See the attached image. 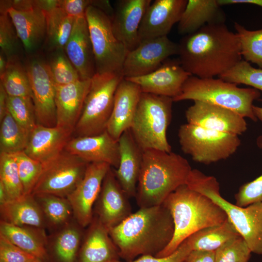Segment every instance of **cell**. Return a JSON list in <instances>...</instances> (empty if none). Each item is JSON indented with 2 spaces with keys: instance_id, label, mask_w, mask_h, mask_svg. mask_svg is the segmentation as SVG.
<instances>
[{
  "instance_id": "cell-44",
  "label": "cell",
  "mask_w": 262,
  "mask_h": 262,
  "mask_svg": "<svg viewBox=\"0 0 262 262\" xmlns=\"http://www.w3.org/2000/svg\"><path fill=\"white\" fill-rule=\"evenodd\" d=\"M18 40L16 29L7 12L0 15V47L8 62L19 59Z\"/></svg>"
},
{
  "instance_id": "cell-24",
  "label": "cell",
  "mask_w": 262,
  "mask_h": 262,
  "mask_svg": "<svg viewBox=\"0 0 262 262\" xmlns=\"http://www.w3.org/2000/svg\"><path fill=\"white\" fill-rule=\"evenodd\" d=\"M71 135L57 126L46 127L37 124L31 132L24 151L31 158L45 164L65 150Z\"/></svg>"
},
{
  "instance_id": "cell-15",
  "label": "cell",
  "mask_w": 262,
  "mask_h": 262,
  "mask_svg": "<svg viewBox=\"0 0 262 262\" xmlns=\"http://www.w3.org/2000/svg\"><path fill=\"white\" fill-rule=\"evenodd\" d=\"M188 123L222 132L240 135L247 130L245 117L229 109L194 101L185 111Z\"/></svg>"
},
{
  "instance_id": "cell-21",
  "label": "cell",
  "mask_w": 262,
  "mask_h": 262,
  "mask_svg": "<svg viewBox=\"0 0 262 262\" xmlns=\"http://www.w3.org/2000/svg\"><path fill=\"white\" fill-rule=\"evenodd\" d=\"M91 79L55 88L56 125L72 134L81 116Z\"/></svg>"
},
{
  "instance_id": "cell-7",
  "label": "cell",
  "mask_w": 262,
  "mask_h": 262,
  "mask_svg": "<svg viewBox=\"0 0 262 262\" xmlns=\"http://www.w3.org/2000/svg\"><path fill=\"white\" fill-rule=\"evenodd\" d=\"M173 102L169 97L142 92L130 130L143 151L155 149L171 152L166 131L171 120Z\"/></svg>"
},
{
  "instance_id": "cell-37",
  "label": "cell",
  "mask_w": 262,
  "mask_h": 262,
  "mask_svg": "<svg viewBox=\"0 0 262 262\" xmlns=\"http://www.w3.org/2000/svg\"><path fill=\"white\" fill-rule=\"evenodd\" d=\"M39 204L44 215L54 226L65 224L73 213L66 197L50 194L34 196Z\"/></svg>"
},
{
  "instance_id": "cell-20",
  "label": "cell",
  "mask_w": 262,
  "mask_h": 262,
  "mask_svg": "<svg viewBox=\"0 0 262 262\" xmlns=\"http://www.w3.org/2000/svg\"><path fill=\"white\" fill-rule=\"evenodd\" d=\"M65 150L88 163H105L116 169L119 166L118 142L106 131L95 135L71 138Z\"/></svg>"
},
{
  "instance_id": "cell-4",
  "label": "cell",
  "mask_w": 262,
  "mask_h": 262,
  "mask_svg": "<svg viewBox=\"0 0 262 262\" xmlns=\"http://www.w3.org/2000/svg\"><path fill=\"white\" fill-rule=\"evenodd\" d=\"M170 212L174 225L172 240L155 256H168L196 232L217 225L227 219L225 212L210 198L190 189L186 184L179 187L162 204Z\"/></svg>"
},
{
  "instance_id": "cell-40",
  "label": "cell",
  "mask_w": 262,
  "mask_h": 262,
  "mask_svg": "<svg viewBox=\"0 0 262 262\" xmlns=\"http://www.w3.org/2000/svg\"><path fill=\"white\" fill-rule=\"evenodd\" d=\"M81 233L76 228L68 227L56 237L55 253L61 262H75L81 241Z\"/></svg>"
},
{
  "instance_id": "cell-50",
  "label": "cell",
  "mask_w": 262,
  "mask_h": 262,
  "mask_svg": "<svg viewBox=\"0 0 262 262\" xmlns=\"http://www.w3.org/2000/svg\"><path fill=\"white\" fill-rule=\"evenodd\" d=\"M221 6L234 4L246 3L258 5L262 7V0H217Z\"/></svg>"
},
{
  "instance_id": "cell-6",
  "label": "cell",
  "mask_w": 262,
  "mask_h": 262,
  "mask_svg": "<svg viewBox=\"0 0 262 262\" xmlns=\"http://www.w3.org/2000/svg\"><path fill=\"white\" fill-rule=\"evenodd\" d=\"M261 96L255 88H241L238 84L220 78H200L190 76L183 85L181 93L173 101H200L232 110L256 122L253 103Z\"/></svg>"
},
{
  "instance_id": "cell-31",
  "label": "cell",
  "mask_w": 262,
  "mask_h": 262,
  "mask_svg": "<svg viewBox=\"0 0 262 262\" xmlns=\"http://www.w3.org/2000/svg\"><path fill=\"white\" fill-rule=\"evenodd\" d=\"M240 234L227 219L223 223L203 228L186 239L192 250L215 251Z\"/></svg>"
},
{
  "instance_id": "cell-43",
  "label": "cell",
  "mask_w": 262,
  "mask_h": 262,
  "mask_svg": "<svg viewBox=\"0 0 262 262\" xmlns=\"http://www.w3.org/2000/svg\"><path fill=\"white\" fill-rule=\"evenodd\" d=\"M251 253L246 242L239 235L215 251V262H248Z\"/></svg>"
},
{
  "instance_id": "cell-23",
  "label": "cell",
  "mask_w": 262,
  "mask_h": 262,
  "mask_svg": "<svg viewBox=\"0 0 262 262\" xmlns=\"http://www.w3.org/2000/svg\"><path fill=\"white\" fill-rule=\"evenodd\" d=\"M81 79H91L96 74L93 47L85 16L75 18L73 27L64 48Z\"/></svg>"
},
{
  "instance_id": "cell-38",
  "label": "cell",
  "mask_w": 262,
  "mask_h": 262,
  "mask_svg": "<svg viewBox=\"0 0 262 262\" xmlns=\"http://www.w3.org/2000/svg\"><path fill=\"white\" fill-rule=\"evenodd\" d=\"M47 63L55 86L68 84L81 80L78 71L68 58L64 49L53 51Z\"/></svg>"
},
{
  "instance_id": "cell-10",
  "label": "cell",
  "mask_w": 262,
  "mask_h": 262,
  "mask_svg": "<svg viewBox=\"0 0 262 262\" xmlns=\"http://www.w3.org/2000/svg\"><path fill=\"white\" fill-rule=\"evenodd\" d=\"M85 17L93 49L96 73L122 74L123 65L128 51L115 35L111 17L92 5L87 9Z\"/></svg>"
},
{
  "instance_id": "cell-34",
  "label": "cell",
  "mask_w": 262,
  "mask_h": 262,
  "mask_svg": "<svg viewBox=\"0 0 262 262\" xmlns=\"http://www.w3.org/2000/svg\"><path fill=\"white\" fill-rule=\"evenodd\" d=\"M0 83L9 97L30 98L32 92L26 67L19 59L8 62L3 74L0 77Z\"/></svg>"
},
{
  "instance_id": "cell-33",
  "label": "cell",
  "mask_w": 262,
  "mask_h": 262,
  "mask_svg": "<svg viewBox=\"0 0 262 262\" xmlns=\"http://www.w3.org/2000/svg\"><path fill=\"white\" fill-rule=\"evenodd\" d=\"M0 121V153L15 154L24 151L31 132L21 126L8 111Z\"/></svg>"
},
{
  "instance_id": "cell-19",
  "label": "cell",
  "mask_w": 262,
  "mask_h": 262,
  "mask_svg": "<svg viewBox=\"0 0 262 262\" xmlns=\"http://www.w3.org/2000/svg\"><path fill=\"white\" fill-rule=\"evenodd\" d=\"M188 0H155L149 5L138 31L140 41L164 36L178 23Z\"/></svg>"
},
{
  "instance_id": "cell-39",
  "label": "cell",
  "mask_w": 262,
  "mask_h": 262,
  "mask_svg": "<svg viewBox=\"0 0 262 262\" xmlns=\"http://www.w3.org/2000/svg\"><path fill=\"white\" fill-rule=\"evenodd\" d=\"M218 77L226 82L245 84L262 92V68H255L244 60Z\"/></svg>"
},
{
  "instance_id": "cell-3",
  "label": "cell",
  "mask_w": 262,
  "mask_h": 262,
  "mask_svg": "<svg viewBox=\"0 0 262 262\" xmlns=\"http://www.w3.org/2000/svg\"><path fill=\"white\" fill-rule=\"evenodd\" d=\"M192 169L188 161L177 153L155 149L143 151L135 197L138 206L162 205L171 193L186 184Z\"/></svg>"
},
{
  "instance_id": "cell-8",
  "label": "cell",
  "mask_w": 262,
  "mask_h": 262,
  "mask_svg": "<svg viewBox=\"0 0 262 262\" xmlns=\"http://www.w3.org/2000/svg\"><path fill=\"white\" fill-rule=\"evenodd\" d=\"M121 73H96L74 132L76 137L99 134L106 131L117 87L124 78Z\"/></svg>"
},
{
  "instance_id": "cell-41",
  "label": "cell",
  "mask_w": 262,
  "mask_h": 262,
  "mask_svg": "<svg viewBox=\"0 0 262 262\" xmlns=\"http://www.w3.org/2000/svg\"><path fill=\"white\" fill-rule=\"evenodd\" d=\"M15 154L24 194H32L42 173L44 165L29 157L24 151Z\"/></svg>"
},
{
  "instance_id": "cell-30",
  "label": "cell",
  "mask_w": 262,
  "mask_h": 262,
  "mask_svg": "<svg viewBox=\"0 0 262 262\" xmlns=\"http://www.w3.org/2000/svg\"><path fill=\"white\" fill-rule=\"evenodd\" d=\"M0 234L37 259L42 261L47 257L42 229L19 226L0 221Z\"/></svg>"
},
{
  "instance_id": "cell-52",
  "label": "cell",
  "mask_w": 262,
  "mask_h": 262,
  "mask_svg": "<svg viewBox=\"0 0 262 262\" xmlns=\"http://www.w3.org/2000/svg\"><path fill=\"white\" fill-rule=\"evenodd\" d=\"M8 65L7 59L4 54L0 51V77L4 73Z\"/></svg>"
},
{
  "instance_id": "cell-13",
  "label": "cell",
  "mask_w": 262,
  "mask_h": 262,
  "mask_svg": "<svg viewBox=\"0 0 262 262\" xmlns=\"http://www.w3.org/2000/svg\"><path fill=\"white\" fill-rule=\"evenodd\" d=\"M178 53V44L167 36L142 40L135 49L128 52L122 74L125 78L148 74L158 68L170 56Z\"/></svg>"
},
{
  "instance_id": "cell-1",
  "label": "cell",
  "mask_w": 262,
  "mask_h": 262,
  "mask_svg": "<svg viewBox=\"0 0 262 262\" xmlns=\"http://www.w3.org/2000/svg\"><path fill=\"white\" fill-rule=\"evenodd\" d=\"M178 45L182 67L200 78L219 77L242 60L239 38L225 23L206 25Z\"/></svg>"
},
{
  "instance_id": "cell-47",
  "label": "cell",
  "mask_w": 262,
  "mask_h": 262,
  "mask_svg": "<svg viewBox=\"0 0 262 262\" xmlns=\"http://www.w3.org/2000/svg\"><path fill=\"white\" fill-rule=\"evenodd\" d=\"M191 247L186 239L177 249L171 254L162 257L146 255L140 256L131 261H122L120 260L113 262H184L192 251Z\"/></svg>"
},
{
  "instance_id": "cell-12",
  "label": "cell",
  "mask_w": 262,
  "mask_h": 262,
  "mask_svg": "<svg viewBox=\"0 0 262 262\" xmlns=\"http://www.w3.org/2000/svg\"><path fill=\"white\" fill-rule=\"evenodd\" d=\"M32 92L37 124L46 127L56 125L55 85L48 63L34 57L26 66Z\"/></svg>"
},
{
  "instance_id": "cell-51",
  "label": "cell",
  "mask_w": 262,
  "mask_h": 262,
  "mask_svg": "<svg viewBox=\"0 0 262 262\" xmlns=\"http://www.w3.org/2000/svg\"><path fill=\"white\" fill-rule=\"evenodd\" d=\"M8 95L4 88L0 84V120H1L8 111Z\"/></svg>"
},
{
  "instance_id": "cell-25",
  "label": "cell",
  "mask_w": 262,
  "mask_h": 262,
  "mask_svg": "<svg viewBox=\"0 0 262 262\" xmlns=\"http://www.w3.org/2000/svg\"><path fill=\"white\" fill-rule=\"evenodd\" d=\"M120 160L114 170L116 178L129 198L135 197L142 163L143 150L134 140L130 129L125 131L118 141Z\"/></svg>"
},
{
  "instance_id": "cell-22",
  "label": "cell",
  "mask_w": 262,
  "mask_h": 262,
  "mask_svg": "<svg viewBox=\"0 0 262 262\" xmlns=\"http://www.w3.org/2000/svg\"><path fill=\"white\" fill-rule=\"evenodd\" d=\"M141 93L138 85L124 78L118 84L106 128L115 140L118 141L122 134L130 129Z\"/></svg>"
},
{
  "instance_id": "cell-46",
  "label": "cell",
  "mask_w": 262,
  "mask_h": 262,
  "mask_svg": "<svg viewBox=\"0 0 262 262\" xmlns=\"http://www.w3.org/2000/svg\"><path fill=\"white\" fill-rule=\"evenodd\" d=\"M36 258L0 234V262H32Z\"/></svg>"
},
{
  "instance_id": "cell-14",
  "label": "cell",
  "mask_w": 262,
  "mask_h": 262,
  "mask_svg": "<svg viewBox=\"0 0 262 262\" xmlns=\"http://www.w3.org/2000/svg\"><path fill=\"white\" fill-rule=\"evenodd\" d=\"M111 167L105 163H89L82 180L66 197L77 222L82 228L90 225L93 219V206Z\"/></svg>"
},
{
  "instance_id": "cell-26",
  "label": "cell",
  "mask_w": 262,
  "mask_h": 262,
  "mask_svg": "<svg viewBox=\"0 0 262 262\" xmlns=\"http://www.w3.org/2000/svg\"><path fill=\"white\" fill-rule=\"evenodd\" d=\"M7 11L25 50L35 51L46 39L45 13L38 7L20 11L10 7Z\"/></svg>"
},
{
  "instance_id": "cell-11",
  "label": "cell",
  "mask_w": 262,
  "mask_h": 262,
  "mask_svg": "<svg viewBox=\"0 0 262 262\" xmlns=\"http://www.w3.org/2000/svg\"><path fill=\"white\" fill-rule=\"evenodd\" d=\"M88 163L66 150L43 164L32 194H50L66 197L83 177Z\"/></svg>"
},
{
  "instance_id": "cell-54",
  "label": "cell",
  "mask_w": 262,
  "mask_h": 262,
  "mask_svg": "<svg viewBox=\"0 0 262 262\" xmlns=\"http://www.w3.org/2000/svg\"><path fill=\"white\" fill-rule=\"evenodd\" d=\"M32 262H42L41 260L36 258Z\"/></svg>"
},
{
  "instance_id": "cell-36",
  "label": "cell",
  "mask_w": 262,
  "mask_h": 262,
  "mask_svg": "<svg viewBox=\"0 0 262 262\" xmlns=\"http://www.w3.org/2000/svg\"><path fill=\"white\" fill-rule=\"evenodd\" d=\"M0 183L4 187L10 201L25 195L15 154L0 153Z\"/></svg>"
},
{
  "instance_id": "cell-5",
  "label": "cell",
  "mask_w": 262,
  "mask_h": 262,
  "mask_svg": "<svg viewBox=\"0 0 262 262\" xmlns=\"http://www.w3.org/2000/svg\"><path fill=\"white\" fill-rule=\"evenodd\" d=\"M186 184L221 207L251 252L262 255V202L246 207L232 204L220 195L219 184L214 177L206 175L196 169H192Z\"/></svg>"
},
{
  "instance_id": "cell-2",
  "label": "cell",
  "mask_w": 262,
  "mask_h": 262,
  "mask_svg": "<svg viewBox=\"0 0 262 262\" xmlns=\"http://www.w3.org/2000/svg\"><path fill=\"white\" fill-rule=\"evenodd\" d=\"M109 232L119 258L129 262L162 251L172 239L174 225L170 212L162 204L140 208Z\"/></svg>"
},
{
  "instance_id": "cell-9",
  "label": "cell",
  "mask_w": 262,
  "mask_h": 262,
  "mask_svg": "<svg viewBox=\"0 0 262 262\" xmlns=\"http://www.w3.org/2000/svg\"><path fill=\"white\" fill-rule=\"evenodd\" d=\"M178 134L182 151L196 162L205 164L229 158L241 144L238 135L188 123L180 127Z\"/></svg>"
},
{
  "instance_id": "cell-18",
  "label": "cell",
  "mask_w": 262,
  "mask_h": 262,
  "mask_svg": "<svg viewBox=\"0 0 262 262\" xmlns=\"http://www.w3.org/2000/svg\"><path fill=\"white\" fill-rule=\"evenodd\" d=\"M151 0H120L115 4L111 18L113 33L128 51L140 43L138 31Z\"/></svg>"
},
{
  "instance_id": "cell-35",
  "label": "cell",
  "mask_w": 262,
  "mask_h": 262,
  "mask_svg": "<svg viewBox=\"0 0 262 262\" xmlns=\"http://www.w3.org/2000/svg\"><path fill=\"white\" fill-rule=\"evenodd\" d=\"M234 28L239 39L242 57L246 61L262 68V29L248 30L236 22Z\"/></svg>"
},
{
  "instance_id": "cell-28",
  "label": "cell",
  "mask_w": 262,
  "mask_h": 262,
  "mask_svg": "<svg viewBox=\"0 0 262 262\" xmlns=\"http://www.w3.org/2000/svg\"><path fill=\"white\" fill-rule=\"evenodd\" d=\"M82 244L79 262H113L119 260L118 249L109 230L97 217L89 225Z\"/></svg>"
},
{
  "instance_id": "cell-32",
  "label": "cell",
  "mask_w": 262,
  "mask_h": 262,
  "mask_svg": "<svg viewBox=\"0 0 262 262\" xmlns=\"http://www.w3.org/2000/svg\"><path fill=\"white\" fill-rule=\"evenodd\" d=\"M46 43L49 50L64 49L72 32L75 18L58 7L45 13Z\"/></svg>"
},
{
  "instance_id": "cell-27",
  "label": "cell",
  "mask_w": 262,
  "mask_h": 262,
  "mask_svg": "<svg viewBox=\"0 0 262 262\" xmlns=\"http://www.w3.org/2000/svg\"><path fill=\"white\" fill-rule=\"evenodd\" d=\"M226 15L217 0H188L178 23V32L186 35L206 25L223 24Z\"/></svg>"
},
{
  "instance_id": "cell-45",
  "label": "cell",
  "mask_w": 262,
  "mask_h": 262,
  "mask_svg": "<svg viewBox=\"0 0 262 262\" xmlns=\"http://www.w3.org/2000/svg\"><path fill=\"white\" fill-rule=\"evenodd\" d=\"M257 146L262 148V135L256 139ZM235 204L246 207L252 203L262 202V175L242 185L235 195Z\"/></svg>"
},
{
  "instance_id": "cell-29",
  "label": "cell",
  "mask_w": 262,
  "mask_h": 262,
  "mask_svg": "<svg viewBox=\"0 0 262 262\" xmlns=\"http://www.w3.org/2000/svg\"><path fill=\"white\" fill-rule=\"evenodd\" d=\"M1 220L14 225L42 229L44 215L32 194L21 197L0 205Z\"/></svg>"
},
{
  "instance_id": "cell-42",
  "label": "cell",
  "mask_w": 262,
  "mask_h": 262,
  "mask_svg": "<svg viewBox=\"0 0 262 262\" xmlns=\"http://www.w3.org/2000/svg\"><path fill=\"white\" fill-rule=\"evenodd\" d=\"M7 109L13 118L29 131L37 125L31 98L8 96Z\"/></svg>"
},
{
  "instance_id": "cell-17",
  "label": "cell",
  "mask_w": 262,
  "mask_h": 262,
  "mask_svg": "<svg viewBox=\"0 0 262 262\" xmlns=\"http://www.w3.org/2000/svg\"><path fill=\"white\" fill-rule=\"evenodd\" d=\"M167 60L150 73L124 78L138 85L142 93L173 99L180 95L183 84L192 75L182 67L179 60Z\"/></svg>"
},
{
  "instance_id": "cell-16",
  "label": "cell",
  "mask_w": 262,
  "mask_h": 262,
  "mask_svg": "<svg viewBox=\"0 0 262 262\" xmlns=\"http://www.w3.org/2000/svg\"><path fill=\"white\" fill-rule=\"evenodd\" d=\"M129 198L111 167L104 179L96 208V217L108 230L132 213Z\"/></svg>"
},
{
  "instance_id": "cell-49",
  "label": "cell",
  "mask_w": 262,
  "mask_h": 262,
  "mask_svg": "<svg viewBox=\"0 0 262 262\" xmlns=\"http://www.w3.org/2000/svg\"><path fill=\"white\" fill-rule=\"evenodd\" d=\"M184 262H215V251L192 250Z\"/></svg>"
},
{
  "instance_id": "cell-53",
  "label": "cell",
  "mask_w": 262,
  "mask_h": 262,
  "mask_svg": "<svg viewBox=\"0 0 262 262\" xmlns=\"http://www.w3.org/2000/svg\"><path fill=\"white\" fill-rule=\"evenodd\" d=\"M253 113L257 118L262 122V107L253 106Z\"/></svg>"
},
{
  "instance_id": "cell-48",
  "label": "cell",
  "mask_w": 262,
  "mask_h": 262,
  "mask_svg": "<svg viewBox=\"0 0 262 262\" xmlns=\"http://www.w3.org/2000/svg\"><path fill=\"white\" fill-rule=\"evenodd\" d=\"M94 0H59V7L74 18L85 16L87 9L93 5Z\"/></svg>"
}]
</instances>
